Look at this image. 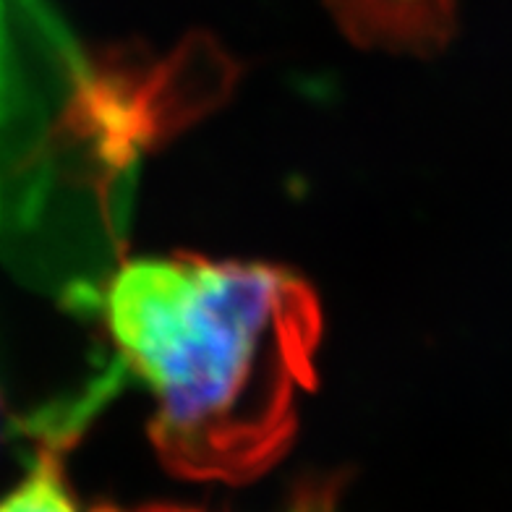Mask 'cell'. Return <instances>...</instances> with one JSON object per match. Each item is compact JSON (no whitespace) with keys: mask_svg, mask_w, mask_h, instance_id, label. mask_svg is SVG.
<instances>
[{"mask_svg":"<svg viewBox=\"0 0 512 512\" xmlns=\"http://www.w3.org/2000/svg\"><path fill=\"white\" fill-rule=\"evenodd\" d=\"M108 324L155 398L149 437L170 473L246 484L290 450L322 337L301 277L196 254L134 259L110 280Z\"/></svg>","mask_w":512,"mask_h":512,"instance_id":"obj_1","label":"cell"},{"mask_svg":"<svg viewBox=\"0 0 512 512\" xmlns=\"http://www.w3.org/2000/svg\"><path fill=\"white\" fill-rule=\"evenodd\" d=\"M327 6L353 42L387 53H439L458 24V0H327Z\"/></svg>","mask_w":512,"mask_h":512,"instance_id":"obj_2","label":"cell"},{"mask_svg":"<svg viewBox=\"0 0 512 512\" xmlns=\"http://www.w3.org/2000/svg\"><path fill=\"white\" fill-rule=\"evenodd\" d=\"M63 439H50L37 452L27 476L0 499V512H79L61 463Z\"/></svg>","mask_w":512,"mask_h":512,"instance_id":"obj_3","label":"cell"},{"mask_svg":"<svg viewBox=\"0 0 512 512\" xmlns=\"http://www.w3.org/2000/svg\"><path fill=\"white\" fill-rule=\"evenodd\" d=\"M332 502H335V484H317L304 486L296 494V499L290 502L288 512H330ZM92 512H202L191 510V507H176V505H152V507H139V510H118L113 505H102Z\"/></svg>","mask_w":512,"mask_h":512,"instance_id":"obj_4","label":"cell"}]
</instances>
